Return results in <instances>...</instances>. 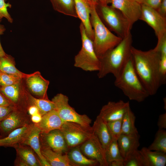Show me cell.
I'll return each mask as SVG.
<instances>
[{"mask_svg":"<svg viewBox=\"0 0 166 166\" xmlns=\"http://www.w3.org/2000/svg\"><path fill=\"white\" fill-rule=\"evenodd\" d=\"M157 124L159 129H165L166 128V113L160 114L159 116Z\"/></svg>","mask_w":166,"mask_h":166,"instance_id":"obj_39","label":"cell"},{"mask_svg":"<svg viewBox=\"0 0 166 166\" xmlns=\"http://www.w3.org/2000/svg\"><path fill=\"white\" fill-rule=\"evenodd\" d=\"M16 152L14 165L16 166H42L33 150L29 146L19 144L14 147Z\"/></svg>","mask_w":166,"mask_h":166,"instance_id":"obj_15","label":"cell"},{"mask_svg":"<svg viewBox=\"0 0 166 166\" xmlns=\"http://www.w3.org/2000/svg\"><path fill=\"white\" fill-rule=\"evenodd\" d=\"M1 136H0V138H1Z\"/></svg>","mask_w":166,"mask_h":166,"instance_id":"obj_49","label":"cell"},{"mask_svg":"<svg viewBox=\"0 0 166 166\" xmlns=\"http://www.w3.org/2000/svg\"><path fill=\"white\" fill-rule=\"evenodd\" d=\"M143 166H165L166 164V153L153 151L144 147L139 150Z\"/></svg>","mask_w":166,"mask_h":166,"instance_id":"obj_22","label":"cell"},{"mask_svg":"<svg viewBox=\"0 0 166 166\" xmlns=\"http://www.w3.org/2000/svg\"><path fill=\"white\" fill-rule=\"evenodd\" d=\"M7 0H5V1H6Z\"/></svg>","mask_w":166,"mask_h":166,"instance_id":"obj_50","label":"cell"},{"mask_svg":"<svg viewBox=\"0 0 166 166\" xmlns=\"http://www.w3.org/2000/svg\"><path fill=\"white\" fill-rule=\"evenodd\" d=\"M27 85L31 91L40 98L48 99L47 91L49 84L47 80L37 72L26 78Z\"/></svg>","mask_w":166,"mask_h":166,"instance_id":"obj_17","label":"cell"},{"mask_svg":"<svg viewBox=\"0 0 166 166\" xmlns=\"http://www.w3.org/2000/svg\"><path fill=\"white\" fill-rule=\"evenodd\" d=\"M138 133L132 134H121L117 143L121 155L123 159L133 151L137 150L140 145Z\"/></svg>","mask_w":166,"mask_h":166,"instance_id":"obj_20","label":"cell"},{"mask_svg":"<svg viewBox=\"0 0 166 166\" xmlns=\"http://www.w3.org/2000/svg\"><path fill=\"white\" fill-rule=\"evenodd\" d=\"M22 78L17 76L0 72V86L19 84Z\"/></svg>","mask_w":166,"mask_h":166,"instance_id":"obj_35","label":"cell"},{"mask_svg":"<svg viewBox=\"0 0 166 166\" xmlns=\"http://www.w3.org/2000/svg\"><path fill=\"white\" fill-rule=\"evenodd\" d=\"M0 105H13L0 91Z\"/></svg>","mask_w":166,"mask_h":166,"instance_id":"obj_41","label":"cell"},{"mask_svg":"<svg viewBox=\"0 0 166 166\" xmlns=\"http://www.w3.org/2000/svg\"><path fill=\"white\" fill-rule=\"evenodd\" d=\"M100 0L102 1V2H104L106 0Z\"/></svg>","mask_w":166,"mask_h":166,"instance_id":"obj_48","label":"cell"},{"mask_svg":"<svg viewBox=\"0 0 166 166\" xmlns=\"http://www.w3.org/2000/svg\"><path fill=\"white\" fill-rule=\"evenodd\" d=\"M135 116L130 106L122 119L121 134L128 135L138 133L135 125Z\"/></svg>","mask_w":166,"mask_h":166,"instance_id":"obj_28","label":"cell"},{"mask_svg":"<svg viewBox=\"0 0 166 166\" xmlns=\"http://www.w3.org/2000/svg\"><path fill=\"white\" fill-rule=\"evenodd\" d=\"M132 39L131 32L115 47L99 59L100 69L97 76L102 78L109 73L115 78L121 73L132 57Z\"/></svg>","mask_w":166,"mask_h":166,"instance_id":"obj_2","label":"cell"},{"mask_svg":"<svg viewBox=\"0 0 166 166\" xmlns=\"http://www.w3.org/2000/svg\"><path fill=\"white\" fill-rule=\"evenodd\" d=\"M60 118L64 121L76 122L85 126H89L91 119L87 115L77 113L69 103L68 97L62 93L55 96L51 100Z\"/></svg>","mask_w":166,"mask_h":166,"instance_id":"obj_8","label":"cell"},{"mask_svg":"<svg viewBox=\"0 0 166 166\" xmlns=\"http://www.w3.org/2000/svg\"><path fill=\"white\" fill-rule=\"evenodd\" d=\"M135 0L137 2H138V3L141 4L142 3V0Z\"/></svg>","mask_w":166,"mask_h":166,"instance_id":"obj_47","label":"cell"},{"mask_svg":"<svg viewBox=\"0 0 166 166\" xmlns=\"http://www.w3.org/2000/svg\"><path fill=\"white\" fill-rule=\"evenodd\" d=\"M31 123L32 122L29 114L15 108L0 121V131L3 133L8 134L14 130Z\"/></svg>","mask_w":166,"mask_h":166,"instance_id":"obj_12","label":"cell"},{"mask_svg":"<svg viewBox=\"0 0 166 166\" xmlns=\"http://www.w3.org/2000/svg\"><path fill=\"white\" fill-rule=\"evenodd\" d=\"M105 156L108 164L115 160H123L119 148L117 140L113 139L105 150Z\"/></svg>","mask_w":166,"mask_h":166,"instance_id":"obj_32","label":"cell"},{"mask_svg":"<svg viewBox=\"0 0 166 166\" xmlns=\"http://www.w3.org/2000/svg\"><path fill=\"white\" fill-rule=\"evenodd\" d=\"M129 100L141 102L150 95L134 69L132 56L114 82Z\"/></svg>","mask_w":166,"mask_h":166,"instance_id":"obj_3","label":"cell"},{"mask_svg":"<svg viewBox=\"0 0 166 166\" xmlns=\"http://www.w3.org/2000/svg\"><path fill=\"white\" fill-rule=\"evenodd\" d=\"M110 166H124L123 160H115L113 161L108 164Z\"/></svg>","mask_w":166,"mask_h":166,"instance_id":"obj_45","label":"cell"},{"mask_svg":"<svg viewBox=\"0 0 166 166\" xmlns=\"http://www.w3.org/2000/svg\"><path fill=\"white\" fill-rule=\"evenodd\" d=\"M54 9L65 15L78 18L73 0H50Z\"/></svg>","mask_w":166,"mask_h":166,"instance_id":"obj_27","label":"cell"},{"mask_svg":"<svg viewBox=\"0 0 166 166\" xmlns=\"http://www.w3.org/2000/svg\"><path fill=\"white\" fill-rule=\"evenodd\" d=\"M112 8L119 11L127 19L132 28L133 24L140 20L141 4L135 0H109Z\"/></svg>","mask_w":166,"mask_h":166,"instance_id":"obj_11","label":"cell"},{"mask_svg":"<svg viewBox=\"0 0 166 166\" xmlns=\"http://www.w3.org/2000/svg\"><path fill=\"white\" fill-rule=\"evenodd\" d=\"M60 129L69 148L81 145L94 134L90 125L74 122L65 121Z\"/></svg>","mask_w":166,"mask_h":166,"instance_id":"obj_7","label":"cell"},{"mask_svg":"<svg viewBox=\"0 0 166 166\" xmlns=\"http://www.w3.org/2000/svg\"><path fill=\"white\" fill-rule=\"evenodd\" d=\"M96 5H90V19L94 34L93 41L94 48L99 59L116 46L122 39L112 33L102 22L97 12Z\"/></svg>","mask_w":166,"mask_h":166,"instance_id":"obj_4","label":"cell"},{"mask_svg":"<svg viewBox=\"0 0 166 166\" xmlns=\"http://www.w3.org/2000/svg\"><path fill=\"white\" fill-rule=\"evenodd\" d=\"M0 91L13 106L17 108L20 100L19 84L0 86Z\"/></svg>","mask_w":166,"mask_h":166,"instance_id":"obj_29","label":"cell"},{"mask_svg":"<svg viewBox=\"0 0 166 166\" xmlns=\"http://www.w3.org/2000/svg\"><path fill=\"white\" fill-rule=\"evenodd\" d=\"M79 27L82 47L75 56L74 66L85 71H98L100 69V61L95 53L93 41L87 35L81 22Z\"/></svg>","mask_w":166,"mask_h":166,"instance_id":"obj_5","label":"cell"},{"mask_svg":"<svg viewBox=\"0 0 166 166\" xmlns=\"http://www.w3.org/2000/svg\"><path fill=\"white\" fill-rule=\"evenodd\" d=\"M1 20L0 19V22ZM5 30L6 29L4 26L0 24V35L3 34ZM6 54L3 50L0 42V57H3L5 56Z\"/></svg>","mask_w":166,"mask_h":166,"instance_id":"obj_43","label":"cell"},{"mask_svg":"<svg viewBox=\"0 0 166 166\" xmlns=\"http://www.w3.org/2000/svg\"><path fill=\"white\" fill-rule=\"evenodd\" d=\"M41 145L42 154L50 166H72L67 153L60 154L45 145Z\"/></svg>","mask_w":166,"mask_h":166,"instance_id":"obj_23","label":"cell"},{"mask_svg":"<svg viewBox=\"0 0 166 166\" xmlns=\"http://www.w3.org/2000/svg\"><path fill=\"white\" fill-rule=\"evenodd\" d=\"M34 124L31 123L15 129L6 137L0 138V146L14 147L19 144H22L32 129Z\"/></svg>","mask_w":166,"mask_h":166,"instance_id":"obj_16","label":"cell"},{"mask_svg":"<svg viewBox=\"0 0 166 166\" xmlns=\"http://www.w3.org/2000/svg\"><path fill=\"white\" fill-rule=\"evenodd\" d=\"M106 122L113 139L117 140L121 134L122 119Z\"/></svg>","mask_w":166,"mask_h":166,"instance_id":"obj_34","label":"cell"},{"mask_svg":"<svg viewBox=\"0 0 166 166\" xmlns=\"http://www.w3.org/2000/svg\"><path fill=\"white\" fill-rule=\"evenodd\" d=\"M147 148L151 150L166 153V131L165 129H159L153 141Z\"/></svg>","mask_w":166,"mask_h":166,"instance_id":"obj_31","label":"cell"},{"mask_svg":"<svg viewBox=\"0 0 166 166\" xmlns=\"http://www.w3.org/2000/svg\"><path fill=\"white\" fill-rule=\"evenodd\" d=\"M15 108L13 105H0V121L7 117Z\"/></svg>","mask_w":166,"mask_h":166,"instance_id":"obj_37","label":"cell"},{"mask_svg":"<svg viewBox=\"0 0 166 166\" xmlns=\"http://www.w3.org/2000/svg\"></svg>","mask_w":166,"mask_h":166,"instance_id":"obj_51","label":"cell"},{"mask_svg":"<svg viewBox=\"0 0 166 166\" xmlns=\"http://www.w3.org/2000/svg\"><path fill=\"white\" fill-rule=\"evenodd\" d=\"M64 122L56 110L54 109L42 116L39 123L34 124L40 129L41 133H47L53 130L60 129Z\"/></svg>","mask_w":166,"mask_h":166,"instance_id":"obj_19","label":"cell"},{"mask_svg":"<svg viewBox=\"0 0 166 166\" xmlns=\"http://www.w3.org/2000/svg\"><path fill=\"white\" fill-rule=\"evenodd\" d=\"M40 139L41 144L60 154H66L69 149L60 129L53 130L47 133H41Z\"/></svg>","mask_w":166,"mask_h":166,"instance_id":"obj_13","label":"cell"},{"mask_svg":"<svg viewBox=\"0 0 166 166\" xmlns=\"http://www.w3.org/2000/svg\"><path fill=\"white\" fill-rule=\"evenodd\" d=\"M28 99L30 106L34 105L36 106L42 116L55 109L54 103L49 99L37 98L30 95L28 97Z\"/></svg>","mask_w":166,"mask_h":166,"instance_id":"obj_30","label":"cell"},{"mask_svg":"<svg viewBox=\"0 0 166 166\" xmlns=\"http://www.w3.org/2000/svg\"><path fill=\"white\" fill-rule=\"evenodd\" d=\"M163 0H142L141 4L156 10L159 7Z\"/></svg>","mask_w":166,"mask_h":166,"instance_id":"obj_38","label":"cell"},{"mask_svg":"<svg viewBox=\"0 0 166 166\" xmlns=\"http://www.w3.org/2000/svg\"><path fill=\"white\" fill-rule=\"evenodd\" d=\"M0 71L21 78H26L32 74H26L18 70L14 65L13 58L7 54L3 57H0Z\"/></svg>","mask_w":166,"mask_h":166,"instance_id":"obj_26","label":"cell"},{"mask_svg":"<svg viewBox=\"0 0 166 166\" xmlns=\"http://www.w3.org/2000/svg\"><path fill=\"white\" fill-rule=\"evenodd\" d=\"M129 106L128 101H110L102 106L98 116L106 122L121 120Z\"/></svg>","mask_w":166,"mask_h":166,"instance_id":"obj_14","label":"cell"},{"mask_svg":"<svg viewBox=\"0 0 166 166\" xmlns=\"http://www.w3.org/2000/svg\"><path fill=\"white\" fill-rule=\"evenodd\" d=\"M78 18L81 21L86 34L93 41V30L90 22V6L86 0H73Z\"/></svg>","mask_w":166,"mask_h":166,"instance_id":"obj_18","label":"cell"},{"mask_svg":"<svg viewBox=\"0 0 166 166\" xmlns=\"http://www.w3.org/2000/svg\"><path fill=\"white\" fill-rule=\"evenodd\" d=\"M141 12L140 20L143 21L154 30L158 41L166 35V18L157 11L143 4H141Z\"/></svg>","mask_w":166,"mask_h":166,"instance_id":"obj_9","label":"cell"},{"mask_svg":"<svg viewBox=\"0 0 166 166\" xmlns=\"http://www.w3.org/2000/svg\"><path fill=\"white\" fill-rule=\"evenodd\" d=\"M131 54L136 72L150 96L165 84L160 73V52L156 49L143 51L132 46Z\"/></svg>","mask_w":166,"mask_h":166,"instance_id":"obj_1","label":"cell"},{"mask_svg":"<svg viewBox=\"0 0 166 166\" xmlns=\"http://www.w3.org/2000/svg\"><path fill=\"white\" fill-rule=\"evenodd\" d=\"M27 111L30 116L39 113L38 108L34 105H30Z\"/></svg>","mask_w":166,"mask_h":166,"instance_id":"obj_44","label":"cell"},{"mask_svg":"<svg viewBox=\"0 0 166 166\" xmlns=\"http://www.w3.org/2000/svg\"><path fill=\"white\" fill-rule=\"evenodd\" d=\"M96 9L100 18L111 31L123 39L131 29L127 19L118 10L109 6L104 3Z\"/></svg>","mask_w":166,"mask_h":166,"instance_id":"obj_6","label":"cell"},{"mask_svg":"<svg viewBox=\"0 0 166 166\" xmlns=\"http://www.w3.org/2000/svg\"><path fill=\"white\" fill-rule=\"evenodd\" d=\"M89 5L92 4H96L97 0H86Z\"/></svg>","mask_w":166,"mask_h":166,"instance_id":"obj_46","label":"cell"},{"mask_svg":"<svg viewBox=\"0 0 166 166\" xmlns=\"http://www.w3.org/2000/svg\"><path fill=\"white\" fill-rule=\"evenodd\" d=\"M124 166H143L142 156L139 150L134 151L123 160Z\"/></svg>","mask_w":166,"mask_h":166,"instance_id":"obj_33","label":"cell"},{"mask_svg":"<svg viewBox=\"0 0 166 166\" xmlns=\"http://www.w3.org/2000/svg\"><path fill=\"white\" fill-rule=\"evenodd\" d=\"M80 148L81 152L88 158L97 161L100 166H108L105 150L94 134L80 145Z\"/></svg>","mask_w":166,"mask_h":166,"instance_id":"obj_10","label":"cell"},{"mask_svg":"<svg viewBox=\"0 0 166 166\" xmlns=\"http://www.w3.org/2000/svg\"><path fill=\"white\" fill-rule=\"evenodd\" d=\"M5 0H0V19L5 18L9 22L12 23L13 19L7 10V8H10L11 5L9 3H5Z\"/></svg>","mask_w":166,"mask_h":166,"instance_id":"obj_36","label":"cell"},{"mask_svg":"<svg viewBox=\"0 0 166 166\" xmlns=\"http://www.w3.org/2000/svg\"><path fill=\"white\" fill-rule=\"evenodd\" d=\"M67 154L72 166L99 165L97 161L89 159L83 154L80 145L70 148Z\"/></svg>","mask_w":166,"mask_h":166,"instance_id":"obj_25","label":"cell"},{"mask_svg":"<svg viewBox=\"0 0 166 166\" xmlns=\"http://www.w3.org/2000/svg\"><path fill=\"white\" fill-rule=\"evenodd\" d=\"M92 127L94 134L105 150L113 140L106 122L98 115Z\"/></svg>","mask_w":166,"mask_h":166,"instance_id":"obj_24","label":"cell"},{"mask_svg":"<svg viewBox=\"0 0 166 166\" xmlns=\"http://www.w3.org/2000/svg\"><path fill=\"white\" fill-rule=\"evenodd\" d=\"M162 16L166 18V0H163L158 8L156 10Z\"/></svg>","mask_w":166,"mask_h":166,"instance_id":"obj_40","label":"cell"},{"mask_svg":"<svg viewBox=\"0 0 166 166\" xmlns=\"http://www.w3.org/2000/svg\"><path fill=\"white\" fill-rule=\"evenodd\" d=\"M41 133L40 129L34 125L26 137L22 144L30 146L37 156L42 166H50L41 152V145L40 136Z\"/></svg>","mask_w":166,"mask_h":166,"instance_id":"obj_21","label":"cell"},{"mask_svg":"<svg viewBox=\"0 0 166 166\" xmlns=\"http://www.w3.org/2000/svg\"><path fill=\"white\" fill-rule=\"evenodd\" d=\"M42 116L39 113L30 116L31 122L34 124L39 123L41 120Z\"/></svg>","mask_w":166,"mask_h":166,"instance_id":"obj_42","label":"cell"}]
</instances>
